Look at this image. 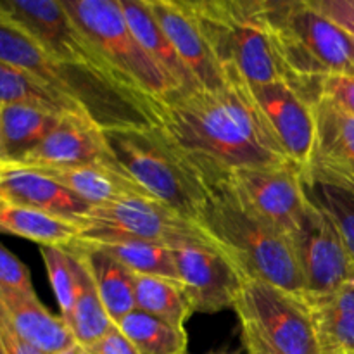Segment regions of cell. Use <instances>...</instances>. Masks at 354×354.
Instances as JSON below:
<instances>
[{
    "instance_id": "obj_7",
    "label": "cell",
    "mask_w": 354,
    "mask_h": 354,
    "mask_svg": "<svg viewBox=\"0 0 354 354\" xmlns=\"http://www.w3.org/2000/svg\"><path fill=\"white\" fill-rule=\"evenodd\" d=\"M234 310L283 354H320L310 306L280 287L244 277Z\"/></svg>"
},
{
    "instance_id": "obj_19",
    "label": "cell",
    "mask_w": 354,
    "mask_h": 354,
    "mask_svg": "<svg viewBox=\"0 0 354 354\" xmlns=\"http://www.w3.org/2000/svg\"><path fill=\"white\" fill-rule=\"evenodd\" d=\"M28 168V166H26ZM71 190L92 207L127 199H154L121 166L86 165L73 168H31ZM158 201V199H154Z\"/></svg>"
},
{
    "instance_id": "obj_26",
    "label": "cell",
    "mask_w": 354,
    "mask_h": 354,
    "mask_svg": "<svg viewBox=\"0 0 354 354\" xmlns=\"http://www.w3.org/2000/svg\"><path fill=\"white\" fill-rule=\"evenodd\" d=\"M0 106H30L61 116H88L75 100L3 61H0Z\"/></svg>"
},
{
    "instance_id": "obj_13",
    "label": "cell",
    "mask_w": 354,
    "mask_h": 354,
    "mask_svg": "<svg viewBox=\"0 0 354 354\" xmlns=\"http://www.w3.org/2000/svg\"><path fill=\"white\" fill-rule=\"evenodd\" d=\"M315 142L304 182L354 196V118L322 97L313 106Z\"/></svg>"
},
{
    "instance_id": "obj_21",
    "label": "cell",
    "mask_w": 354,
    "mask_h": 354,
    "mask_svg": "<svg viewBox=\"0 0 354 354\" xmlns=\"http://www.w3.org/2000/svg\"><path fill=\"white\" fill-rule=\"evenodd\" d=\"M120 3L135 38L168 76L175 86V93H185L199 88L194 76L187 69L185 62L176 54L175 47L152 14L147 0H120Z\"/></svg>"
},
{
    "instance_id": "obj_5",
    "label": "cell",
    "mask_w": 354,
    "mask_h": 354,
    "mask_svg": "<svg viewBox=\"0 0 354 354\" xmlns=\"http://www.w3.org/2000/svg\"><path fill=\"white\" fill-rule=\"evenodd\" d=\"M121 168L154 199L196 221L204 203V185L196 169L169 144L159 127L104 130Z\"/></svg>"
},
{
    "instance_id": "obj_30",
    "label": "cell",
    "mask_w": 354,
    "mask_h": 354,
    "mask_svg": "<svg viewBox=\"0 0 354 354\" xmlns=\"http://www.w3.org/2000/svg\"><path fill=\"white\" fill-rule=\"evenodd\" d=\"M47 270L48 282L57 299L62 320L69 317L75 304L76 286H78V266L71 252L62 248H40Z\"/></svg>"
},
{
    "instance_id": "obj_39",
    "label": "cell",
    "mask_w": 354,
    "mask_h": 354,
    "mask_svg": "<svg viewBox=\"0 0 354 354\" xmlns=\"http://www.w3.org/2000/svg\"><path fill=\"white\" fill-rule=\"evenodd\" d=\"M0 354H7L6 348H3V344H2V339H0Z\"/></svg>"
},
{
    "instance_id": "obj_36",
    "label": "cell",
    "mask_w": 354,
    "mask_h": 354,
    "mask_svg": "<svg viewBox=\"0 0 354 354\" xmlns=\"http://www.w3.org/2000/svg\"><path fill=\"white\" fill-rule=\"evenodd\" d=\"M239 322H241V341L245 354H283L254 325L245 320Z\"/></svg>"
},
{
    "instance_id": "obj_31",
    "label": "cell",
    "mask_w": 354,
    "mask_h": 354,
    "mask_svg": "<svg viewBox=\"0 0 354 354\" xmlns=\"http://www.w3.org/2000/svg\"><path fill=\"white\" fill-rule=\"evenodd\" d=\"M306 185L315 201L327 211L335 223L346 251L354 263V196L335 187L318 185V183H306Z\"/></svg>"
},
{
    "instance_id": "obj_15",
    "label": "cell",
    "mask_w": 354,
    "mask_h": 354,
    "mask_svg": "<svg viewBox=\"0 0 354 354\" xmlns=\"http://www.w3.org/2000/svg\"><path fill=\"white\" fill-rule=\"evenodd\" d=\"M152 14L176 54L185 62L197 86L207 92H218L227 85L225 71L218 62L213 48L207 44L190 2L185 0H147Z\"/></svg>"
},
{
    "instance_id": "obj_12",
    "label": "cell",
    "mask_w": 354,
    "mask_h": 354,
    "mask_svg": "<svg viewBox=\"0 0 354 354\" xmlns=\"http://www.w3.org/2000/svg\"><path fill=\"white\" fill-rule=\"evenodd\" d=\"M171 251L194 313L211 315L235 308L244 275L216 244H183Z\"/></svg>"
},
{
    "instance_id": "obj_10",
    "label": "cell",
    "mask_w": 354,
    "mask_h": 354,
    "mask_svg": "<svg viewBox=\"0 0 354 354\" xmlns=\"http://www.w3.org/2000/svg\"><path fill=\"white\" fill-rule=\"evenodd\" d=\"M230 183L249 209L287 237H292L310 201L299 168L237 169L230 173Z\"/></svg>"
},
{
    "instance_id": "obj_28",
    "label": "cell",
    "mask_w": 354,
    "mask_h": 354,
    "mask_svg": "<svg viewBox=\"0 0 354 354\" xmlns=\"http://www.w3.org/2000/svg\"><path fill=\"white\" fill-rule=\"evenodd\" d=\"M135 306L176 327H185V322L194 315L180 280L166 277L135 273Z\"/></svg>"
},
{
    "instance_id": "obj_14",
    "label": "cell",
    "mask_w": 354,
    "mask_h": 354,
    "mask_svg": "<svg viewBox=\"0 0 354 354\" xmlns=\"http://www.w3.org/2000/svg\"><path fill=\"white\" fill-rule=\"evenodd\" d=\"M248 86L280 147L304 175L315 142L313 106L286 83Z\"/></svg>"
},
{
    "instance_id": "obj_33",
    "label": "cell",
    "mask_w": 354,
    "mask_h": 354,
    "mask_svg": "<svg viewBox=\"0 0 354 354\" xmlns=\"http://www.w3.org/2000/svg\"><path fill=\"white\" fill-rule=\"evenodd\" d=\"M322 97L354 118V75H330L324 80Z\"/></svg>"
},
{
    "instance_id": "obj_40",
    "label": "cell",
    "mask_w": 354,
    "mask_h": 354,
    "mask_svg": "<svg viewBox=\"0 0 354 354\" xmlns=\"http://www.w3.org/2000/svg\"><path fill=\"white\" fill-rule=\"evenodd\" d=\"M351 44H353V59H354V37H351Z\"/></svg>"
},
{
    "instance_id": "obj_35",
    "label": "cell",
    "mask_w": 354,
    "mask_h": 354,
    "mask_svg": "<svg viewBox=\"0 0 354 354\" xmlns=\"http://www.w3.org/2000/svg\"><path fill=\"white\" fill-rule=\"evenodd\" d=\"M80 349L86 354H140L118 327L93 344Z\"/></svg>"
},
{
    "instance_id": "obj_1",
    "label": "cell",
    "mask_w": 354,
    "mask_h": 354,
    "mask_svg": "<svg viewBox=\"0 0 354 354\" xmlns=\"http://www.w3.org/2000/svg\"><path fill=\"white\" fill-rule=\"evenodd\" d=\"M218 92L192 90L156 100V116L169 144L203 178L228 176L244 168H286L287 158L248 82L225 69Z\"/></svg>"
},
{
    "instance_id": "obj_43",
    "label": "cell",
    "mask_w": 354,
    "mask_h": 354,
    "mask_svg": "<svg viewBox=\"0 0 354 354\" xmlns=\"http://www.w3.org/2000/svg\"><path fill=\"white\" fill-rule=\"evenodd\" d=\"M220 354H237V353H220Z\"/></svg>"
},
{
    "instance_id": "obj_42",
    "label": "cell",
    "mask_w": 354,
    "mask_h": 354,
    "mask_svg": "<svg viewBox=\"0 0 354 354\" xmlns=\"http://www.w3.org/2000/svg\"><path fill=\"white\" fill-rule=\"evenodd\" d=\"M0 124H2V106H0Z\"/></svg>"
},
{
    "instance_id": "obj_6",
    "label": "cell",
    "mask_w": 354,
    "mask_h": 354,
    "mask_svg": "<svg viewBox=\"0 0 354 354\" xmlns=\"http://www.w3.org/2000/svg\"><path fill=\"white\" fill-rule=\"evenodd\" d=\"M62 2L121 85L154 100L176 92L168 76L135 38L120 0Z\"/></svg>"
},
{
    "instance_id": "obj_3",
    "label": "cell",
    "mask_w": 354,
    "mask_h": 354,
    "mask_svg": "<svg viewBox=\"0 0 354 354\" xmlns=\"http://www.w3.org/2000/svg\"><path fill=\"white\" fill-rule=\"evenodd\" d=\"M190 7L223 71L232 69L251 85L286 83L306 100L280 54L261 0H201Z\"/></svg>"
},
{
    "instance_id": "obj_18",
    "label": "cell",
    "mask_w": 354,
    "mask_h": 354,
    "mask_svg": "<svg viewBox=\"0 0 354 354\" xmlns=\"http://www.w3.org/2000/svg\"><path fill=\"white\" fill-rule=\"evenodd\" d=\"M0 315L14 330L45 354H62L78 348L71 328L61 315H52L37 294L0 290Z\"/></svg>"
},
{
    "instance_id": "obj_29",
    "label": "cell",
    "mask_w": 354,
    "mask_h": 354,
    "mask_svg": "<svg viewBox=\"0 0 354 354\" xmlns=\"http://www.w3.org/2000/svg\"><path fill=\"white\" fill-rule=\"evenodd\" d=\"M118 328L140 354H187L189 348L185 327H176L140 310L118 322Z\"/></svg>"
},
{
    "instance_id": "obj_38",
    "label": "cell",
    "mask_w": 354,
    "mask_h": 354,
    "mask_svg": "<svg viewBox=\"0 0 354 354\" xmlns=\"http://www.w3.org/2000/svg\"><path fill=\"white\" fill-rule=\"evenodd\" d=\"M62 354H82V349L75 348V349H71V351H66V353H62Z\"/></svg>"
},
{
    "instance_id": "obj_23",
    "label": "cell",
    "mask_w": 354,
    "mask_h": 354,
    "mask_svg": "<svg viewBox=\"0 0 354 354\" xmlns=\"http://www.w3.org/2000/svg\"><path fill=\"white\" fill-rule=\"evenodd\" d=\"M62 120L61 114L30 106L2 107L0 162L21 165Z\"/></svg>"
},
{
    "instance_id": "obj_25",
    "label": "cell",
    "mask_w": 354,
    "mask_h": 354,
    "mask_svg": "<svg viewBox=\"0 0 354 354\" xmlns=\"http://www.w3.org/2000/svg\"><path fill=\"white\" fill-rule=\"evenodd\" d=\"M85 225L33 207L3 204L0 232L37 242L40 248H69L82 237Z\"/></svg>"
},
{
    "instance_id": "obj_44",
    "label": "cell",
    "mask_w": 354,
    "mask_h": 354,
    "mask_svg": "<svg viewBox=\"0 0 354 354\" xmlns=\"http://www.w3.org/2000/svg\"><path fill=\"white\" fill-rule=\"evenodd\" d=\"M82 354H86V353H83V351H82Z\"/></svg>"
},
{
    "instance_id": "obj_24",
    "label": "cell",
    "mask_w": 354,
    "mask_h": 354,
    "mask_svg": "<svg viewBox=\"0 0 354 354\" xmlns=\"http://www.w3.org/2000/svg\"><path fill=\"white\" fill-rule=\"evenodd\" d=\"M308 306L320 354H354V280Z\"/></svg>"
},
{
    "instance_id": "obj_32",
    "label": "cell",
    "mask_w": 354,
    "mask_h": 354,
    "mask_svg": "<svg viewBox=\"0 0 354 354\" xmlns=\"http://www.w3.org/2000/svg\"><path fill=\"white\" fill-rule=\"evenodd\" d=\"M0 290L17 294H37L31 282L30 270L6 245L0 244Z\"/></svg>"
},
{
    "instance_id": "obj_4",
    "label": "cell",
    "mask_w": 354,
    "mask_h": 354,
    "mask_svg": "<svg viewBox=\"0 0 354 354\" xmlns=\"http://www.w3.org/2000/svg\"><path fill=\"white\" fill-rule=\"evenodd\" d=\"M266 23L311 106L330 75H354L351 35L310 0H261Z\"/></svg>"
},
{
    "instance_id": "obj_16",
    "label": "cell",
    "mask_w": 354,
    "mask_h": 354,
    "mask_svg": "<svg viewBox=\"0 0 354 354\" xmlns=\"http://www.w3.org/2000/svg\"><path fill=\"white\" fill-rule=\"evenodd\" d=\"M121 166L107 145L104 130L88 116H62L57 127L21 162L28 168Z\"/></svg>"
},
{
    "instance_id": "obj_9",
    "label": "cell",
    "mask_w": 354,
    "mask_h": 354,
    "mask_svg": "<svg viewBox=\"0 0 354 354\" xmlns=\"http://www.w3.org/2000/svg\"><path fill=\"white\" fill-rule=\"evenodd\" d=\"M0 12L54 57L113 76L62 0H0Z\"/></svg>"
},
{
    "instance_id": "obj_34",
    "label": "cell",
    "mask_w": 354,
    "mask_h": 354,
    "mask_svg": "<svg viewBox=\"0 0 354 354\" xmlns=\"http://www.w3.org/2000/svg\"><path fill=\"white\" fill-rule=\"evenodd\" d=\"M322 14L354 37V0H310Z\"/></svg>"
},
{
    "instance_id": "obj_27",
    "label": "cell",
    "mask_w": 354,
    "mask_h": 354,
    "mask_svg": "<svg viewBox=\"0 0 354 354\" xmlns=\"http://www.w3.org/2000/svg\"><path fill=\"white\" fill-rule=\"evenodd\" d=\"M75 259L76 266H78V286H76L73 310L64 322L71 328L78 348H86V346L102 339L106 334H109L111 330H114L118 325L114 324L113 318L109 317L107 310L104 308L102 299L97 292L95 282H93L88 268L83 265L78 256H75Z\"/></svg>"
},
{
    "instance_id": "obj_17",
    "label": "cell",
    "mask_w": 354,
    "mask_h": 354,
    "mask_svg": "<svg viewBox=\"0 0 354 354\" xmlns=\"http://www.w3.org/2000/svg\"><path fill=\"white\" fill-rule=\"evenodd\" d=\"M0 197L7 204L33 207L76 221H82L92 209L90 204L44 173L6 162H0Z\"/></svg>"
},
{
    "instance_id": "obj_8",
    "label": "cell",
    "mask_w": 354,
    "mask_h": 354,
    "mask_svg": "<svg viewBox=\"0 0 354 354\" xmlns=\"http://www.w3.org/2000/svg\"><path fill=\"white\" fill-rule=\"evenodd\" d=\"M290 241L304 283L306 303L330 296L354 280V263L346 251L341 234L311 194Z\"/></svg>"
},
{
    "instance_id": "obj_41",
    "label": "cell",
    "mask_w": 354,
    "mask_h": 354,
    "mask_svg": "<svg viewBox=\"0 0 354 354\" xmlns=\"http://www.w3.org/2000/svg\"><path fill=\"white\" fill-rule=\"evenodd\" d=\"M3 204H6V203H3V199H2V197H0V209H2V207H3Z\"/></svg>"
},
{
    "instance_id": "obj_2",
    "label": "cell",
    "mask_w": 354,
    "mask_h": 354,
    "mask_svg": "<svg viewBox=\"0 0 354 354\" xmlns=\"http://www.w3.org/2000/svg\"><path fill=\"white\" fill-rule=\"evenodd\" d=\"M204 203L197 225L244 277L265 280L306 301L290 237L249 209L228 176L203 178Z\"/></svg>"
},
{
    "instance_id": "obj_22",
    "label": "cell",
    "mask_w": 354,
    "mask_h": 354,
    "mask_svg": "<svg viewBox=\"0 0 354 354\" xmlns=\"http://www.w3.org/2000/svg\"><path fill=\"white\" fill-rule=\"evenodd\" d=\"M62 249H68L69 252L78 256L83 265L88 268L104 308L113 318L114 324L118 325V322L123 320L128 313L137 310L135 306V273L130 268H127L123 263H120L107 252L88 248L80 242Z\"/></svg>"
},
{
    "instance_id": "obj_11",
    "label": "cell",
    "mask_w": 354,
    "mask_h": 354,
    "mask_svg": "<svg viewBox=\"0 0 354 354\" xmlns=\"http://www.w3.org/2000/svg\"><path fill=\"white\" fill-rule=\"evenodd\" d=\"M82 223L85 227L111 228L168 248L214 244L196 221L154 199H127L95 206Z\"/></svg>"
},
{
    "instance_id": "obj_20",
    "label": "cell",
    "mask_w": 354,
    "mask_h": 354,
    "mask_svg": "<svg viewBox=\"0 0 354 354\" xmlns=\"http://www.w3.org/2000/svg\"><path fill=\"white\" fill-rule=\"evenodd\" d=\"M76 242L100 249L138 275H156L178 280L173 251L168 245L121 234L102 227H85Z\"/></svg>"
},
{
    "instance_id": "obj_37",
    "label": "cell",
    "mask_w": 354,
    "mask_h": 354,
    "mask_svg": "<svg viewBox=\"0 0 354 354\" xmlns=\"http://www.w3.org/2000/svg\"><path fill=\"white\" fill-rule=\"evenodd\" d=\"M0 339H2L7 354H45L28 341H24L2 315H0Z\"/></svg>"
}]
</instances>
